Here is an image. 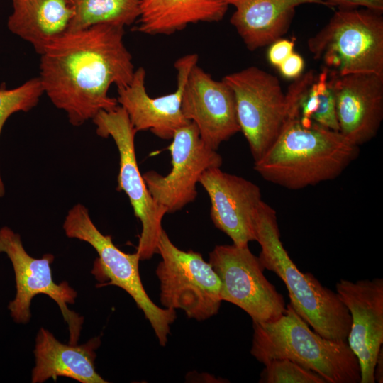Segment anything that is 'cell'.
Instances as JSON below:
<instances>
[{
	"mask_svg": "<svg viewBox=\"0 0 383 383\" xmlns=\"http://www.w3.org/2000/svg\"><path fill=\"white\" fill-rule=\"evenodd\" d=\"M124 33L121 26L95 25L67 33L40 55L44 94L66 112L72 125L81 126L118 106L109 90L112 84H129L135 70Z\"/></svg>",
	"mask_w": 383,
	"mask_h": 383,
	"instance_id": "obj_1",
	"label": "cell"
},
{
	"mask_svg": "<svg viewBox=\"0 0 383 383\" xmlns=\"http://www.w3.org/2000/svg\"><path fill=\"white\" fill-rule=\"evenodd\" d=\"M286 94L287 110L282 128L254 170L266 181L289 189H301L333 180L359 155L354 145L339 131L301 118L296 94Z\"/></svg>",
	"mask_w": 383,
	"mask_h": 383,
	"instance_id": "obj_2",
	"label": "cell"
},
{
	"mask_svg": "<svg viewBox=\"0 0 383 383\" xmlns=\"http://www.w3.org/2000/svg\"><path fill=\"white\" fill-rule=\"evenodd\" d=\"M255 237L261 248L258 256L261 266L283 281L295 311L321 336L347 341L351 325L347 307L336 292L311 273L298 269L281 241L275 210L263 201L255 218Z\"/></svg>",
	"mask_w": 383,
	"mask_h": 383,
	"instance_id": "obj_3",
	"label": "cell"
},
{
	"mask_svg": "<svg viewBox=\"0 0 383 383\" xmlns=\"http://www.w3.org/2000/svg\"><path fill=\"white\" fill-rule=\"evenodd\" d=\"M252 328L250 353L260 363L288 359L326 383H360L359 361L348 342L329 340L311 330L290 304L278 318L252 322Z\"/></svg>",
	"mask_w": 383,
	"mask_h": 383,
	"instance_id": "obj_4",
	"label": "cell"
},
{
	"mask_svg": "<svg viewBox=\"0 0 383 383\" xmlns=\"http://www.w3.org/2000/svg\"><path fill=\"white\" fill-rule=\"evenodd\" d=\"M382 13L365 7H338L309 38V52L330 73L383 74Z\"/></svg>",
	"mask_w": 383,
	"mask_h": 383,
	"instance_id": "obj_5",
	"label": "cell"
},
{
	"mask_svg": "<svg viewBox=\"0 0 383 383\" xmlns=\"http://www.w3.org/2000/svg\"><path fill=\"white\" fill-rule=\"evenodd\" d=\"M63 229L70 238L91 245L98 254L91 274L99 282L96 287L114 285L126 291L150 322L158 342L165 346L170 326L177 318L174 309L157 306L143 287L139 272V255L126 253L113 243L111 235H104L91 221L88 209L77 204L68 211Z\"/></svg>",
	"mask_w": 383,
	"mask_h": 383,
	"instance_id": "obj_6",
	"label": "cell"
},
{
	"mask_svg": "<svg viewBox=\"0 0 383 383\" xmlns=\"http://www.w3.org/2000/svg\"><path fill=\"white\" fill-rule=\"evenodd\" d=\"M162 257L156 268L160 303L165 308L183 310L189 318L203 321L221 306V282L209 262L193 250L178 248L162 229L157 245Z\"/></svg>",
	"mask_w": 383,
	"mask_h": 383,
	"instance_id": "obj_7",
	"label": "cell"
},
{
	"mask_svg": "<svg viewBox=\"0 0 383 383\" xmlns=\"http://www.w3.org/2000/svg\"><path fill=\"white\" fill-rule=\"evenodd\" d=\"M98 135L111 137L119 152V172L117 190L128 196L142 230L136 252L140 260L150 259L157 253L162 231V221L167 213L150 195L139 170L135 149L137 131L123 108L118 106L111 111H101L92 119Z\"/></svg>",
	"mask_w": 383,
	"mask_h": 383,
	"instance_id": "obj_8",
	"label": "cell"
},
{
	"mask_svg": "<svg viewBox=\"0 0 383 383\" xmlns=\"http://www.w3.org/2000/svg\"><path fill=\"white\" fill-rule=\"evenodd\" d=\"M0 253L9 257L15 274L16 296L8 304L13 321L28 323L33 297L47 295L56 302L68 326L69 343L77 344L84 318L67 307V304L75 302L77 292L66 281L60 284L54 282L50 265L55 256L46 253L41 258L33 257L23 248L20 235L8 226L0 228Z\"/></svg>",
	"mask_w": 383,
	"mask_h": 383,
	"instance_id": "obj_9",
	"label": "cell"
},
{
	"mask_svg": "<svg viewBox=\"0 0 383 383\" xmlns=\"http://www.w3.org/2000/svg\"><path fill=\"white\" fill-rule=\"evenodd\" d=\"M233 92L237 118L254 161L277 138L284 123L287 104L278 78L255 66L222 79Z\"/></svg>",
	"mask_w": 383,
	"mask_h": 383,
	"instance_id": "obj_10",
	"label": "cell"
},
{
	"mask_svg": "<svg viewBox=\"0 0 383 383\" xmlns=\"http://www.w3.org/2000/svg\"><path fill=\"white\" fill-rule=\"evenodd\" d=\"M209 262L220 280L222 301L243 309L252 322L274 321L285 311L284 296L265 277L248 245H216Z\"/></svg>",
	"mask_w": 383,
	"mask_h": 383,
	"instance_id": "obj_11",
	"label": "cell"
},
{
	"mask_svg": "<svg viewBox=\"0 0 383 383\" xmlns=\"http://www.w3.org/2000/svg\"><path fill=\"white\" fill-rule=\"evenodd\" d=\"M169 145L172 169L165 176L150 170L143 174L154 201L167 213L181 210L197 196L196 184L207 170L221 167V155L204 144L193 122L179 128Z\"/></svg>",
	"mask_w": 383,
	"mask_h": 383,
	"instance_id": "obj_12",
	"label": "cell"
},
{
	"mask_svg": "<svg viewBox=\"0 0 383 383\" xmlns=\"http://www.w3.org/2000/svg\"><path fill=\"white\" fill-rule=\"evenodd\" d=\"M198 61L196 53L185 55L175 61L177 86L171 94L150 97L146 91V72L143 67L135 70L129 84L117 88V102L137 132L150 131L161 139L170 140L179 128L191 122L182 113V96L187 77Z\"/></svg>",
	"mask_w": 383,
	"mask_h": 383,
	"instance_id": "obj_13",
	"label": "cell"
},
{
	"mask_svg": "<svg viewBox=\"0 0 383 383\" xmlns=\"http://www.w3.org/2000/svg\"><path fill=\"white\" fill-rule=\"evenodd\" d=\"M335 289L351 317L347 342L359 361L360 383H374V366L383 343V279H342Z\"/></svg>",
	"mask_w": 383,
	"mask_h": 383,
	"instance_id": "obj_14",
	"label": "cell"
},
{
	"mask_svg": "<svg viewBox=\"0 0 383 383\" xmlns=\"http://www.w3.org/2000/svg\"><path fill=\"white\" fill-rule=\"evenodd\" d=\"M181 109L184 116L197 127L206 145L217 150L219 145L240 131L233 91L222 79L195 65L184 84Z\"/></svg>",
	"mask_w": 383,
	"mask_h": 383,
	"instance_id": "obj_15",
	"label": "cell"
},
{
	"mask_svg": "<svg viewBox=\"0 0 383 383\" xmlns=\"http://www.w3.org/2000/svg\"><path fill=\"white\" fill-rule=\"evenodd\" d=\"M328 83L338 131L357 146L371 140L383 119V74L328 72Z\"/></svg>",
	"mask_w": 383,
	"mask_h": 383,
	"instance_id": "obj_16",
	"label": "cell"
},
{
	"mask_svg": "<svg viewBox=\"0 0 383 383\" xmlns=\"http://www.w3.org/2000/svg\"><path fill=\"white\" fill-rule=\"evenodd\" d=\"M199 183L209 196L214 226L235 245H246L255 240V218L262 201L260 187L220 167L206 170Z\"/></svg>",
	"mask_w": 383,
	"mask_h": 383,
	"instance_id": "obj_17",
	"label": "cell"
},
{
	"mask_svg": "<svg viewBox=\"0 0 383 383\" xmlns=\"http://www.w3.org/2000/svg\"><path fill=\"white\" fill-rule=\"evenodd\" d=\"M100 338L95 337L83 345L64 344L48 330L38 331L34 350L35 365L31 373L32 383H43L52 378L65 377L81 383H106L96 372L94 360Z\"/></svg>",
	"mask_w": 383,
	"mask_h": 383,
	"instance_id": "obj_18",
	"label": "cell"
},
{
	"mask_svg": "<svg viewBox=\"0 0 383 383\" xmlns=\"http://www.w3.org/2000/svg\"><path fill=\"white\" fill-rule=\"evenodd\" d=\"M234 8L230 23L251 51L282 38L296 8L306 4L329 6L327 0H225Z\"/></svg>",
	"mask_w": 383,
	"mask_h": 383,
	"instance_id": "obj_19",
	"label": "cell"
},
{
	"mask_svg": "<svg viewBox=\"0 0 383 383\" xmlns=\"http://www.w3.org/2000/svg\"><path fill=\"white\" fill-rule=\"evenodd\" d=\"M7 27L32 45L40 55L70 32L74 9L71 0H11Z\"/></svg>",
	"mask_w": 383,
	"mask_h": 383,
	"instance_id": "obj_20",
	"label": "cell"
},
{
	"mask_svg": "<svg viewBox=\"0 0 383 383\" xmlns=\"http://www.w3.org/2000/svg\"><path fill=\"white\" fill-rule=\"evenodd\" d=\"M228 7L225 0H140L135 29L147 35H168L190 24L220 21Z\"/></svg>",
	"mask_w": 383,
	"mask_h": 383,
	"instance_id": "obj_21",
	"label": "cell"
},
{
	"mask_svg": "<svg viewBox=\"0 0 383 383\" xmlns=\"http://www.w3.org/2000/svg\"><path fill=\"white\" fill-rule=\"evenodd\" d=\"M296 104L299 116L325 128L338 131L335 100L326 68L316 75L309 70L298 78Z\"/></svg>",
	"mask_w": 383,
	"mask_h": 383,
	"instance_id": "obj_22",
	"label": "cell"
},
{
	"mask_svg": "<svg viewBox=\"0 0 383 383\" xmlns=\"http://www.w3.org/2000/svg\"><path fill=\"white\" fill-rule=\"evenodd\" d=\"M74 15L70 31L99 24L125 28L136 23L140 15V0H71Z\"/></svg>",
	"mask_w": 383,
	"mask_h": 383,
	"instance_id": "obj_23",
	"label": "cell"
},
{
	"mask_svg": "<svg viewBox=\"0 0 383 383\" xmlns=\"http://www.w3.org/2000/svg\"><path fill=\"white\" fill-rule=\"evenodd\" d=\"M44 94L39 77L32 78L21 85L6 89L0 87V136L7 119L16 112H27L34 108ZM4 186L0 173V197L4 194Z\"/></svg>",
	"mask_w": 383,
	"mask_h": 383,
	"instance_id": "obj_24",
	"label": "cell"
},
{
	"mask_svg": "<svg viewBox=\"0 0 383 383\" xmlns=\"http://www.w3.org/2000/svg\"><path fill=\"white\" fill-rule=\"evenodd\" d=\"M264 365L262 383H326L319 374L288 359L272 360Z\"/></svg>",
	"mask_w": 383,
	"mask_h": 383,
	"instance_id": "obj_25",
	"label": "cell"
},
{
	"mask_svg": "<svg viewBox=\"0 0 383 383\" xmlns=\"http://www.w3.org/2000/svg\"><path fill=\"white\" fill-rule=\"evenodd\" d=\"M270 45L267 59L273 66L278 67L294 52V41L279 38Z\"/></svg>",
	"mask_w": 383,
	"mask_h": 383,
	"instance_id": "obj_26",
	"label": "cell"
},
{
	"mask_svg": "<svg viewBox=\"0 0 383 383\" xmlns=\"http://www.w3.org/2000/svg\"><path fill=\"white\" fill-rule=\"evenodd\" d=\"M304 61L303 57L298 53L293 52L279 66L280 73L285 77L296 79L303 72Z\"/></svg>",
	"mask_w": 383,
	"mask_h": 383,
	"instance_id": "obj_27",
	"label": "cell"
},
{
	"mask_svg": "<svg viewBox=\"0 0 383 383\" xmlns=\"http://www.w3.org/2000/svg\"><path fill=\"white\" fill-rule=\"evenodd\" d=\"M329 6L365 7L383 11V0H327Z\"/></svg>",
	"mask_w": 383,
	"mask_h": 383,
	"instance_id": "obj_28",
	"label": "cell"
},
{
	"mask_svg": "<svg viewBox=\"0 0 383 383\" xmlns=\"http://www.w3.org/2000/svg\"><path fill=\"white\" fill-rule=\"evenodd\" d=\"M374 378L375 382L382 383L383 382V352L382 348H381L376 364L374 366Z\"/></svg>",
	"mask_w": 383,
	"mask_h": 383,
	"instance_id": "obj_29",
	"label": "cell"
}]
</instances>
